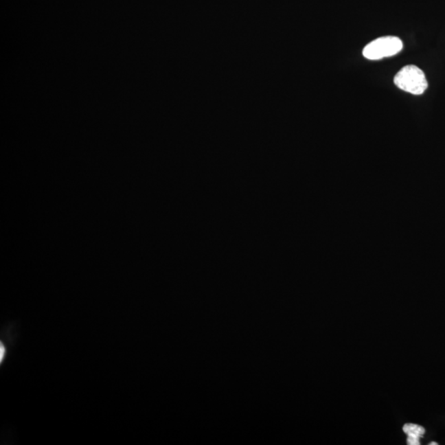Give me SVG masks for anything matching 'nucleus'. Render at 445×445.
Segmentation results:
<instances>
[{"label": "nucleus", "mask_w": 445, "mask_h": 445, "mask_svg": "<svg viewBox=\"0 0 445 445\" xmlns=\"http://www.w3.org/2000/svg\"><path fill=\"white\" fill-rule=\"evenodd\" d=\"M394 84L400 89L414 95L422 94L428 88L426 76L415 65H407L394 77Z\"/></svg>", "instance_id": "1"}, {"label": "nucleus", "mask_w": 445, "mask_h": 445, "mask_svg": "<svg viewBox=\"0 0 445 445\" xmlns=\"http://www.w3.org/2000/svg\"><path fill=\"white\" fill-rule=\"evenodd\" d=\"M402 41L397 36H383L371 41L363 51V55L371 60L397 55L402 51Z\"/></svg>", "instance_id": "2"}, {"label": "nucleus", "mask_w": 445, "mask_h": 445, "mask_svg": "<svg viewBox=\"0 0 445 445\" xmlns=\"http://www.w3.org/2000/svg\"><path fill=\"white\" fill-rule=\"evenodd\" d=\"M403 431L407 435V443L409 445H420V439L426 433L424 427L415 424H406Z\"/></svg>", "instance_id": "3"}, {"label": "nucleus", "mask_w": 445, "mask_h": 445, "mask_svg": "<svg viewBox=\"0 0 445 445\" xmlns=\"http://www.w3.org/2000/svg\"><path fill=\"white\" fill-rule=\"evenodd\" d=\"M430 445H438L436 442L430 443Z\"/></svg>", "instance_id": "4"}]
</instances>
